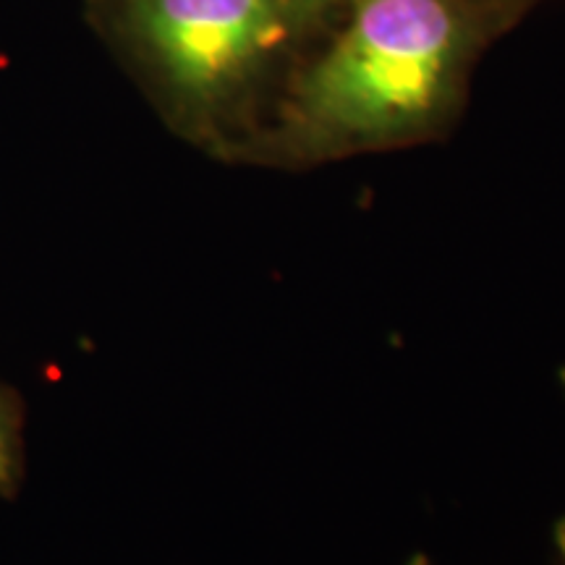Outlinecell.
I'll list each match as a JSON object with an SVG mask.
<instances>
[{
  "mask_svg": "<svg viewBox=\"0 0 565 565\" xmlns=\"http://www.w3.org/2000/svg\"><path fill=\"white\" fill-rule=\"evenodd\" d=\"M456 19L443 0H366L296 103L315 150L383 145L427 129L448 92Z\"/></svg>",
  "mask_w": 565,
  "mask_h": 565,
  "instance_id": "obj_1",
  "label": "cell"
},
{
  "mask_svg": "<svg viewBox=\"0 0 565 565\" xmlns=\"http://www.w3.org/2000/svg\"><path fill=\"white\" fill-rule=\"evenodd\" d=\"M118 26L173 121L215 137L233 100L278 45L275 0H116Z\"/></svg>",
  "mask_w": 565,
  "mask_h": 565,
  "instance_id": "obj_2",
  "label": "cell"
},
{
  "mask_svg": "<svg viewBox=\"0 0 565 565\" xmlns=\"http://www.w3.org/2000/svg\"><path fill=\"white\" fill-rule=\"evenodd\" d=\"M26 477V406L11 385L0 383V498H17Z\"/></svg>",
  "mask_w": 565,
  "mask_h": 565,
  "instance_id": "obj_3",
  "label": "cell"
},
{
  "mask_svg": "<svg viewBox=\"0 0 565 565\" xmlns=\"http://www.w3.org/2000/svg\"><path fill=\"white\" fill-rule=\"evenodd\" d=\"M553 545H555V555H557V565H565V519L557 521L555 532H553Z\"/></svg>",
  "mask_w": 565,
  "mask_h": 565,
  "instance_id": "obj_4",
  "label": "cell"
}]
</instances>
